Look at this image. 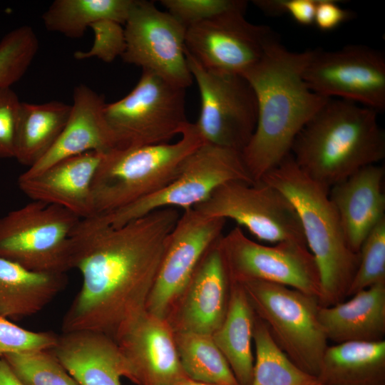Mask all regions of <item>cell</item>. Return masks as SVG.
Listing matches in <instances>:
<instances>
[{
	"label": "cell",
	"instance_id": "6da1fadb",
	"mask_svg": "<svg viewBox=\"0 0 385 385\" xmlns=\"http://www.w3.org/2000/svg\"><path fill=\"white\" fill-rule=\"evenodd\" d=\"M178 209L154 210L120 227L91 218L72 234L73 269L81 286L62 320V332L93 331L113 339L145 310Z\"/></svg>",
	"mask_w": 385,
	"mask_h": 385
},
{
	"label": "cell",
	"instance_id": "7a4b0ae2",
	"mask_svg": "<svg viewBox=\"0 0 385 385\" xmlns=\"http://www.w3.org/2000/svg\"><path fill=\"white\" fill-rule=\"evenodd\" d=\"M313 51H290L273 37L242 75L257 101L255 129L241 152L255 183L290 155L297 135L330 99L313 92L304 80Z\"/></svg>",
	"mask_w": 385,
	"mask_h": 385
},
{
	"label": "cell",
	"instance_id": "3957f363",
	"mask_svg": "<svg viewBox=\"0 0 385 385\" xmlns=\"http://www.w3.org/2000/svg\"><path fill=\"white\" fill-rule=\"evenodd\" d=\"M377 113L354 102L330 98L297 135L291 156L304 174L329 190L384 158L385 134Z\"/></svg>",
	"mask_w": 385,
	"mask_h": 385
},
{
	"label": "cell",
	"instance_id": "277c9868",
	"mask_svg": "<svg viewBox=\"0 0 385 385\" xmlns=\"http://www.w3.org/2000/svg\"><path fill=\"white\" fill-rule=\"evenodd\" d=\"M260 181L285 195L298 215L307 247L319 273V306L343 302L357 270L359 254L347 242L329 190L304 174L291 154Z\"/></svg>",
	"mask_w": 385,
	"mask_h": 385
},
{
	"label": "cell",
	"instance_id": "5b68a950",
	"mask_svg": "<svg viewBox=\"0 0 385 385\" xmlns=\"http://www.w3.org/2000/svg\"><path fill=\"white\" fill-rule=\"evenodd\" d=\"M204 143L195 124L190 123L175 143L104 153L91 186L93 217L163 188L177 178L185 160Z\"/></svg>",
	"mask_w": 385,
	"mask_h": 385
},
{
	"label": "cell",
	"instance_id": "8992f818",
	"mask_svg": "<svg viewBox=\"0 0 385 385\" xmlns=\"http://www.w3.org/2000/svg\"><path fill=\"white\" fill-rule=\"evenodd\" d=\"M81 220L64 207L32 200L0 217V258L33 272L66 274Z\"/></svg>",
	"mask_w": 385,
	"mask_h": 385
},
{
	"label": "cell",
	"instance_id": "52a82bcc",
	"mask_svg": "<svg viewBox=\"0 0 385 385\" xmlns=\"http://www.w3.org/2000/svg\"><path fill=\"white\" fill-rule=\"evenodd\" d=\"M240 284L279 349L302 371L317 377L328 346L319 320L318 298L275 283Z\"/></svg>",
	"mask_w": 385,
	"mask_h": 385
},
{
	"label": "cell",
	"instance_id": "ba28073f",
	"mask_svg": "<svg viewBox=\"0 0 385 385\" xmlns=\"http://www.w3.org/2000/svg\"><path fill=\"white\" fill-rule=\"evenodd\" d=\"M185 89L145 70L125 97L106 103L104 115L115 148L169 143L190 122L185 109Z\"/></svg>",
	"mask_w": 385,
	"mask_h": 385
},
{
	"label": "cell",
	"instance_id": "9c48e42d",
	"mask_svg": "<svg viewBox=\"0 0 385 385\" xmlns=\"http://www.w3.org/2000/svg\"><path fill=\"white\" fill-rule=\"evenodd\" d=\"M230 181L255 183L241 153L204 143L183 162L177 178L160 190L118 210L92 218L116 227L164 207L192 208Z\"/></svg>",
	"mask_w": 385,
	"mask_h": 385
},
{
	"label": "cell",
	"instance_id": "30bf717a",
	"mask_svg": "<svg viewBox=\"0 0 385 385\" xmlns=\"http://www.w3.org/2000/svg\"><path fill=\"white\" fill-rule=\"evenodd\" d=\"M192 209L205 217L233 220L262 242L306 245L293 205L277 188L262 181L225 183Z\"/></svg>",
	"mask_w": 385,
	"mask_h": 385
},
{
	"label": "cell",
	"instance_id": "8fae6325",
	"mask_svg": "<svg viewBox=\"0 0 385 385\" xmlns=\"http://www.w3.org/2000/svg\"><path fill=\"white\" fill-rule=\"evenodd\" d=\"M185 57L201 99L196 129L205 143L241 153L257 123L251 86L241 75L204 68L186 50Z\"/></svg>",
	"mask_w": 385,
	"mask_h": 385
},
{
	"label": "cell",
	"instance_id": "7c38bea8",
	"mask_svg": "<svg viewBox=\"0 0 385 385\" xmlns=\"http://www.w3.org/2000/svg\"><path fill=\"white\" fill-rule=\"evenodd\" d=\"M218 245L230 282L262 281L287 286L319 299L320 277L306 245L281 242L258 243L235 227L222 235Z\"/></svg>",
	"mask_w": 385,
	"mask_h": 385
},
{
	"label": "cell",
	"instance_id": "4fadbf2b",
	"mask_svg": "<svg viewBox=\"0 0 385 385\" xmlns=\"http://www.w3.org/2000/svg\"><path fill=\"white\" fill-rule=\"evenodd\" d=\"M124 62L150 71L170 84L192 83L185 57L186 27L152 1L135 0L124 24Z\"/></svg>",
	"mask_w": 385,
	"mask_h": 385
},
{
	"label": "cell",
	"instance_id": "5bb4252c",
	"mask_svg": "<svg viewBox=\"0 0 385 385\" xmlns=\"http://www.w3.org/2000/svg\"><path fill=\"white\" fill-rule=\"evenodd\" d=\"M303 78L320 96L354 102L377 112L385 109V57L376 49L349 45L332 51L314 50Z\"/></svg>",
	"mask_w": 385,
	"mask_h": 385
},
{
	"label": "cell",
	"instance_id": "9a60e30c",
	"mask_svg": "<svg viewBox=\"0 0 385 385\" xmlns=\"http://www.w3.org/2000/svg\"><path fill=\"white\" fill-rule=\"evenodd\" d=\"M246 9L245 5L188 27L185 50L208 70L242 76L274 37L268 26L249 22Z\"/></svg>",
	"mask_w": 385,
	"mask_h": 385
},
{
	"label": "cell",
	"instance_id": "2e32d148",
	"mask_svg": "<svg viewBox=\"0 0 385 385\" xmlns=\"http://www.w3.org/2000/svg\"><path fill=\"white\" fill-rule=\"evenodd\" d=\"M226 220L183 210L171 232L148 296L145 310L165 318L200 260L222 235Z\"/></svg>",
	"mask_w": 385,
	"mask_h": 385
},
{
	"label": "cell",
	"instance_id": "e0dca14e",
	"mask_svg": "<svg viewBox=\"0 0 385 385\" xmlns=\"http://www.w3.org/2000/svg\"><path fill=\"white\" fill-rule=\"evenodd\" d=\"M137 385H174L189 377L178 356L175 332L165 318L146 310L114 339Z\"/></svg>",
	"mask_w": 385,
	"mask_h": 385
},
{
	"label": "cell",
	"instance_id": "ac0fdd59",
	"mask_svg": "<svg viewBox=\"0 0 385 385\" xmlns=\"http://www.w3.org/2000/svg\"><path fill=\"white\" fill-rule=\"evenodd\" d=\"M218 240L206 251L165 317L175 332L212 335L225 318L230 280Z\"/></svg>",
	"mask_w": 385,
	"mask_h": 385
},
{
	"label": "cell",
	"instance_id": "d6986e66",
	"mask_svg": "<svg viewBox=\"0 0 385 385\" xmlns=\"http://www.w3.org/2000/svg\"><path fill=\"white\" fill-rule=\"evenodd\" d=\"M103 154L90 151L67 158L34 177L19 176L18 186L31 200L61 206L81 220L90 218L92 183Z\"/></svg>",
	"mask_w": 385,
	"mask_h": 385
},
{
	"label": "cell",
	"instance_id": "ffe728a7",
	"mask_svg": "<svg viewBox=\"0 0 385 385\" xmlns=\"http://www.w3.org/2000/svg\"><path fill=\"white\" fill-rule=\"evenodd\" d=\"M105 106L103 96L88 86L80 84L75 87L71 112L58 139L36 163L19 176L34 177L69 157L114 149V141L104 115Z\"/></svg>",
	"mask_w": 385,
	"mask_h": 385
},
{
	"label": "cell",
	"instance_id": "44dd1931",
	"mask_svg": "<svg viewBox=\"0 0 385 385\" xmlns=\"http://www.w3.org/2000/svg\"><path fill=\"white\" fill-rule=\"evenodd\" d=\"M80 385H121L128 364L115 341L93 331L62 332L51 349Z\"/></svg>",
	"mask_w": 385,
	"mask_h": 385
},
{
	"label": "cell",
	"instance_id": "7402d4cb",
	"mask_svg": "<svg viewBox=\"0 0 385 385\" xmlns=\"http://www.w3.org/2000/svg\"><path fill=\"white\" fill-rule=\"evenodd\" d=\"M384 168L366 166L329 190L347 242L359 254L366 237L385 217Z\"/></svg>",
	"mask_w": 385,
	"mask_h": 385
},
{
	"label": "cell",
	"instance_id": "603a6c76",
	"mask_svg": "<svg viewBox=\"0 0 385 385\" xmlns=\"http://www.w3.org/2000/svg\"><path fill=\"white\" fill-rule=\"evenodd\" d=\"M318 317L327 340L337 344L384 341L385 282L359 291L346 302L319 307Z\"/></svg>",
	"mask_w": 385,
	"mask_h": 385
},
{
	"label": "cell",
	"instance_id": "cb8c5ba5",
	"mask_svg": "<svg viewBox=\"0 0 385 385\" xmlns=\"http://www.w3.org/2000/svg\"><path fill=\"white\" fill-rule=\"evenodd\" d=\"M66 285V274L33 272L0 258V316L16 320L36 314Z\"/></svg>",
	"mask_w": 385,
	"mask_h": 385
},
{
	"label": "cell",
	"instance_id": "d4e9b609",
	"mask_svg": "<svg viewBox=\"0 0 385 385\" xmlns=\"http://www.w3.org/2000/svg\"><path fill=\"white\" fill-rule=\"evenodd\" d=\"M255 312L242 287L230 282L225 318L212 334L240 385H251L255 357L252 352Z\"/></svg>",
	"mask_w": 385,
	"mask_h": 385
},
{
	"label": "cell",
	"instance_id": "484cf974",
	"mask_svg": "<svg viewBox=\"0 0 385 385\" xmlns=\"http://www.w3.org/2000/svg\"><path fill=\"white\" fill-rule=\"evenodd\" d=\"M317 379L320 385H385V340L327 346Z\"/></svg>",
	"mask_w": 385,
	"mask_h": 385
},
{
	"label": "cell",
	"instance_id": "4316f807",
	"mask_svg": "<svg viewBox=\"0 0 385 385\" xmlns=\"http://www.w3.org/2000/svg\"><path fill=\"white\" fill-rule=\"evenodd\" d=\"M70 112L71 105L58 101L43 103L21 102L14 158L29 168L36 163L58 139Z\"/></svg>",
	"mask_w": 385,
	"mask_h": 385
},
{
	"label": "cell",
	"instance_id": "83f0119b",
	"mask_svg": "<svg viewBox=\"0 0 385 385\" xmlns=\"http://www.w3.org/2000/svg\"><path fill=\"white\" fill-rule=\"evenodd\" d=\"M135 0H56L42 15L48 31L68 38L82 37L87 28L101 20L125 24Z\"/></svg>",
	"mask_w": 385,
	"mask_h": 385
},
{
	"label": "cell",
	"instance_id": "f1b7e54d",
	"mask_svg": "<svg viewBox=\"0 0 385 385\" xmlns=\"http://www.w3.org/2000/svg\"><path fill=\"white\" fill-rule=\"evenodd\" d=\"M178 356L187 376L210 385H240L212 335L175 332Z\"/></svg>",
	"mask_w": 385,
	"mask_h": 385
},
{
	"label": "cell",
	"instance_id": "f546056e",
	"mask_svg": "<svg viewBox=\"0 0 385 385\" xmlns=\"http://www.w3.org/2000/svg\"><path fill=\"white\" fill-rule=\"evenodd\" d=\"M251 385H317V377L302 371L279 349L264 322L256 316Z\"/></svg>",
	"mask_w": 385,
	"mask_h": 385
},
{
	"label": "cell",
	"instance_id": "4dcf8cb0",
	"mask_svg": "<svg viewBox=\"0 0 385 385\" xmlns=\"http://www.w3.org/2000/svg\"><path fill=\"white\" fill-rule=\"evenodd\" d=\"M1 357L24 385H80L51 349L11 353Z\"/></svg>",
	"mask_w": 385,
	"mask_h": 385
},
{
	"label": "cell",
	"instance_id": "1f68e13d",
	"mask_svg": "<svg viewBox=\"0 0 385 385\" xmlns=\"http://www.w3.org/2000/svg\"><path fill=\"white\" fill-rule=\"evenodd\" d=\"M38 37L24 25L8 32L0 41V89L11 87L26 73L38 52Z\"/></svg>",
	"mask_w": 385,
	"mask_h": 385
},
{
	"label": "cell",
	"instance_id": "d6a6232c",
	"mask_svg": "<svg viewBox=\"0 0 385 385\" xmlns=\"http://www.w3.org/2000/svg\"><path fill=\"white\" fill-rule=\"evenodd\" d=\"M381 282H385V217L376 225L362 243L359 265L347 297Z\"/></svg>",
	"mask_w": 385,
	"mask_h": 385
},
{
	"label": "cell",
	"instance_id": "836d02e7",
	"mask_svg": "<svg viewBox=\"0 0 385 385\" xmlns=\"http://www.w3.org/2000/svg\"><path fill=\"white\" fill-rule=\"evenodd\" d=\"M58 335L52 332H34L0 316V356L11 353L50 350Z\"/></svg>",
	"mask_w": 385,
	"mask_h": 385
},
{
	"label": "cell",
	"instance_id": "e575fe53",
	"mask_svg": "<svg viewBox=\"0 0 385 385\" xmlns=\"http://www.w3.org/2000/svg\"><path fill=\"white\" fill-rule=\"evenodd\" d=\"M123 24L111 21L101 20L90 26L93 33V42L88 51H77L73 56L76 60L97 58L103 62L111 63L118 56H122L126 48Z\"/></svg>",
	"mask_w": 385,
	"mask_h": 385
},
{
	"label": "cell",
	"instance_id": "d590c367",
	"mask_svg": "<svg viewBox=\"0 0 385 385\" xmlns=\"http://www.w3.org/2000/svg\"><path fill=\"white\" fill-rule=\"evenodd\" d=\"M160 4L186 29L227 11L247 5L242 0H161Z\"/></svg>",
	"mask_w": 385,
	"mask_h": 385
},
{
	"label": "cell",
	"instance_id": "8d00e7d4",
	"mask_svg": "<svg viewBox=\"0 0 385 385\" xmlns=\"http://www.w3.org/2000/svg\"><path fill=\"white\" fill-rule=\"evenodd\" d=\"M21 101L11 87L0 89V159L14 158Z\"/></svg>",
	"mask_w": 385,
	"mask_h": 385
},
{
	"label": "cell",
	"instance_id": "74e56055",
	"mask_svg": "<svg viewBox=\"0 0 385 385\" xmlns=\"http://www.w3.org/2000/svg\"><path fill=\"white\" fill-rule=\"evenodd\" d=\"M318 0H255L253 4L265 14L280 15L287 13L299 24H314Z\"/></svg>",
	"mask_w": 385,
	"mask_h": 385
},
{
	"label": "cell",
	"instance_id": "f35d334b",
	"mask_svg": "<svg viewBox=\"0 0 385 385\" xmlns=\"http://www.w3.org/2000/svg\"><path fill=\"white\" fill-rule=\"evenodd\" d=\"M352 16L353 14L339 6L337 1L318 0L314 24L321 31H327L336 29Z\"/></svg>",
	"mask_w": 385,
	"mask_h": 385
},
{
	"label": "cell",
	"instance_id": "ab89813d",
	"mask_svg": "<svg viewBox=\"0 0 385 385\" xmlns=\"http://www.w3.org/2000/svg\"><path fill=\"white\" fill-rule=\"evenodd\" d=\"M0 385H24L0 356Z\"/></svg>",
	"mask_w": 385,
	"mask_h": 385
},
{
	"label": "cell",
	"instance_id": "60d3db41",
	"mask_svg": "<svg viewBox=\"0 0 385 385\" xmlns=\"http://www.w3.org/2000/svg\"><path fill=\"white\" fill-rule=\"evenodd\" d=\"M174 385H210V384H205V383H202V382H199V381H194L190 378L188 379H186L183 381H181Z\"/></svg>",
	"mask_w": 385,
	"mask_h": 385
},
{
	"label": "cell",
	"instance_id": "b9f144b4",
	"mask_svg": "<svg viewBox=\"0 0 385 385\" xmlns=\"http://www.w3.org/2000/svg\"><path fill=\"white\" fill-rule=\"evenodd\" d=\"M317 385H320V384H317Z\"/></svg>",
	"mask_w": 385,
	"mask_h": 385
}]
</instances>
